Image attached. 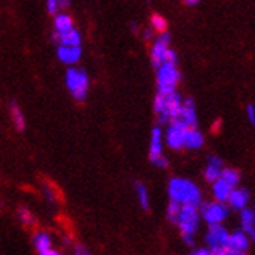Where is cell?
Listing matches in <instances>:
<instances>
[{"instance_id":"obj_1","label":"cell","mask_w":255,"mask_h":255,"mask_svg":"<svg viewBox=\"0 0 255 255\" xmlns=\"http://www.w3.org/2000/svg\"><path fill=\"white\" fill-rule=\"evenodd\" d=\"M168 195L171 201L184 204H193L199 206L201 204V190L188 179H181V177H173L168 184Z\"/></svg>"},{"instance_id":"obj_2","label":"cell","mask_w":255,"mask_h":255,"mask_svg":"<svg viewBox=\"0 0 255 255\" xmlns=\"http://www.w3.org/2000/svg\"><path fill=\"white\" fill-rule=\"evenodd\" d=\"M176 224L179 226L185 243L188 246H193V235L199 226L198 206H193V204H184V206H181V212L179 216H177Z\"/></svg>"},{"instance_id":"obj_3","label":"cell","mask_w":255,"mask_h":255,"mask_svg":"<svg viewBox=\"0 0 255 255\" xmlns=\"http://www.w3.org/2000/svg\"><path fill=\"white\" fill-rule=\"evenodd\" d=\"M66 86L76 101H84L89 92V76L80 67H70L66 72Z\"/></svg>"},{"instance_id":"obj_4","label":"cell","mask_w":255,"mask_h":255,"mask_svg":"<svg viewBox=\"0 0 255 255\" xmlns=\"http://www.w3.org/2000/svg\"><path fill=\"white\" fill-rule=\"evenodd\" d=\"M181 81V73L177 70L176 64L162 62L157 67V87L159 94H170L176 91L177 83Z\"/></svg>"},{"instance_id":"obj_5","label":"cell","mask_w":255,"mask_h":255,"mask_svg":"<svg viewBox=\"0 0 255 255\" xmlns=\"http://www.w3.org/2000/svg\"><path fill=\"white\" fill-rule=\"evenodd\" d=\"M182 109V97L176 91L163 95V108L159 112V123L168 125L171 120L177 119Z\"/></svg>"},{"instance_id":"obj_6","label":"cell","mask_w":255,"mask_h":255,"mask_svg":"<svg viewBox=\"0 0 255 255\" xmlns=\"http://www.w3.org/2000/svg\"><path fill=\"white\" fill-rule=\"evenodd\" d=\"M199 215L206 220L209 224H220L221 221H224L229 215V209L224 206V202H202L201 209H199Z\"/></svg>"},{"instance_id":"obj_7","label":"cell","mask_w":255,"mask_h":255,"mask_svg":"<svg viewBox=\"0 0 255 255\" xmlns=\"http://www.w3.org/2000/svg\"><path fill=\"white\" fill-rule=\"evenodd\" d=\"M187 131V126L181 120H171L168 123L167 132H165V142L173 149L184 148V135Z\"/></svg>"},{"instance_id":"obj_8","label":"cell","mask_w":255,"mask_h":255,"mask_svg":"<svg viewBox=\"0 0 255 255\" xmlns=\"http://www.w3.org/2000/svg\"><path fill=\"white\" fill-rule=\"evenodd\" d=\"M168 48H170V34L167 31H163L159 34V37L151 47V62L156 69L165 61V53H167Z\"/></svg>"},{"instance_id":"obj_9","label":"cell","mask_w":255,"mask_h":255,"mask_svg":"<svg viewBox=\"0 0 255 255\" xmlns=\"http://www.w3.org/2000/svg\"><path fill=\"white\" fill-rule=\"evenodd\" d=\"M249 246V238L245 232H237L229 235V240L224 246L229 255H240L241 252H245Z\"/></svg>"},{"instance_id":"obj_10","label":"cell","mask_w":255,"mask_h":255,"mask_svg":"<svg viewBox=\"0 0 255 255\" xmlns=\"http://www.w3.org/2000/svg\"><path fill=\"white\" fill-rule=\"evenodd\" d=\"M229 240V234L226 229L220 224H209V232L206 237V241L210 248H218V246H226Z\"/></svg>"},{"instance_id":"obj_11","label":"cell","mask_w":255,"mask_h":255,"mask_svg":"<svg viewBox=\"0 0 255 255\" xmlns=\"http://www.w3.org/2000/svg\"><path fill=\"white\" fill-rule=\"evenodd\" d=\"M174 120H181L187 128H196L198 119H196V109H195V101L191 98H187L182 101V109L179 117Z\"/></svg>"},{"instance_id":"obj_12","label":"cell","mask_w":255,"mask_h":255,"mask_svg":"<svg viewBox=\"0 0 255 255\" xmlns=\"http://www.w3.org/2000/svg\"><path fill=\"white\" fill-rule=\"evenodd\" d=\"M56 55H58V59L64 64H76L83 56V50H81V45H76V47L59 45Z\"/></svg>"},{"instance_id":"obj_13","label":"cell","mask_w":255,"mask_h":255,"mask_svg":"<svg viewBox=\"0 0 255 255\" xmlns=\"http://www.w3.org/2000/svg\"><path fill=\"white\" fill-rule=\"evenodd\" d=\"M53 41L59 42V45H70V47H76L81 45V34L75 27L64 31V33H56L53 31Z\"/></svg>"},{"instance_id":"obj_14","label":"cell","mask_w":255,"mask_h":255,"mask_svg":"<svg viewBox=\"0 0 255 255\" xmlns=\"http://www.w3.org/2000/svg\"><path fill=\"white\" fill-rule=\"evenodd\" d=\"M162 154V129L159 126L152 128L151 131V143H149V160L154 163L157 159H160Z\"/></svg>"},{"instance_id":"obj_15","label":"cell","mask_w":255,"mask_h":255,"mask_svg":"<svg viewBox=\"0 0 255 255\" xmlns=\"http://www.w3.org/2000/svg\"><path fill=\"white\" fill-rule=\"evenodd\" d=\"M229 206L235 210H243L249 202V191L245 188H232L231 195L227 198Z\"/></svg>"},{"instance_id":"obj_16","label":"cell","mask_w":255,"mask_h":255,"mask_svg":"<svg viewBox=\"0 0 255 255\" xmlns=\"http://www.w3.org/2000/svg\"><path fill=\"white\" fill-rule=\"evenodd\" d=\"M221 171H223V162L220 157L216 156H210L209 157V163H207V168L204 171V176L209 182H215L216 179L221 177Z\"/></svg>"},{"instance_id":"obj_17","label":"cell","mask_w":255,"mask_h":255,"mask_svg":"<svg viewBox=\"0 0 255 255\" xmlns=\"http://www.w3.org/2000/svg\"><path fill=\"white\" fill-rule=\"evenodd\" d=\"M204 145V135L196 129V128H187L184 135V148L198 149Z\"/></svg>"},{"instance_id":"obj_18","label":"cell","mask_w":255,"mask_h":255,"mask_svg":"<svg viewBox=\"0 0 255 255\" xmlns=\"http://www.w3.org/2000/svg\"><path fill=\"white\" fill-rule=\"evenodd\" d=\"M241 224H243V232L248 238L255 240V212L251 209L241 210Z\"/></svg>"},{"instance_id":"obj_19","label":"cell","mask_w":255,"mask_h":255,"mask_svg":"<svg viewBox=\"0 0 255 255\" xmlns=\"http://www.w3.org/2000/svg\"><path fill=\"white\" fill-rule=\"evenodd\" d=\"M232 187L229 182H226L223 177H220V179H216L213 182V196L216 201H220V202H226L229 195H231V191H232Z\"/></svg>"},{"instance_id":"obj_20","label":"cell","mask_w":255,"mask_h":255,"mask_svg":"<svg viewBox=\"0 0 255 255\" xmlns=\"http://www.w3.org/2000/svg\"><path fill=\"white\" fill-rule=\"evenodd\" d=\"M9 114H11V122L14 125L16 129L23 131L25 129V116L16 101H11L9 103Z\"/></svg>"},{"instance_id":"obj_21","label":"cell","mask_w":255,"mask_h":255,"mask_svg":"<svg viewBox=\"0 0 255 255\" xmlns=\"http://www.w3.org/2000/svg\"><path fill=\"white\" fill-rule=\"evenodd\" d=\"M53 28L56 33H64L70 28H73V20L69 14H64V12H58L55 14V20H53Z\"/></svg>"},{"instance_id":"obj_22","label":"cell","mask_w":255,"mask_h":255,"mask_svg":"<svg viewBox=\"0 0 255 255\" xmlns=\"http://www.w3.org/2000/svg\"><path fill=\"white\" fill-rule=\"evenodd\" d=\"M33 243L36 246V249L41 252L52 249V237H50L47 232H37L33 238Z\"/></svg>"},{"instance_id":"obj_23","label":"cell","mask_w":255,"mask_h":255,"mask_svg":"<svg viewBox=\"0 0 255 255\" xmlns=\"http://www.w3.org/2000/svg\"><path fill=\"white\" fill-rule=\"evenodd\" d=\"M135 195H137V201L140 206H142V209L148 210L149 209V195H148L146 187L142 182L135 184Z\"/></svg>"},{"instance_id":"obj_24","label":"cell","mask_w":255,"mask_h":255,"mask_svg":"<svg viewBox=\"0 0 255 255\" xmlns=\"http://www.w3.org/2000/svg\"><path fill=\"white\" fill-rule=\"evenodd\" d=\"M221 177L226 182L231 184L232 187H237L238 182H240V173L237 170H234V168H224L221 171Z\"/></svg>"},{"instance_id":"obj_25","label":"cell","mask_w":255,"mask_h":255,"mask_svg":"<svg viewBox=\"0 0 255 255\" xmlns=\"http://www.w3.org/2000/svg\"><path fill=\"white\" fill-rule=\"evenodd\" d=\"M151 28L159 33L167 31V20H165V17L160 14H152L151 16Z\"/></svg>"},{"instance_id":"obj_26","label":"cell","mask_w":255,"mask_h":255,"mask_svg":"<svg viewBox=\"0 0 255 255\" xmlns=\"http://www.w3.org/2000/svg\"><path fill=\"white\" fill-rule=\"evenodd\" d=\"M179 212H181V204L176 202V201H171L168 204V209H167V216L171 223H176L177 221V216H179Z\"/></svg>"},{"instance_id":"obj_27","label":"cell","mask_w":255,"mask_h":255,"mask_svg":"<svg viewBox=\"0 0 255 255\" xmlns=\"http://www.w3.org/2000/svg\"><path fill=\"white\" fill-rule=\"evenodd\" d=\"M17 213H19V218H20V221H22L23 224L30 226V224H33V223H34V216L31 215V212H30L28 209L20 207Z\"/></svg>"},{"instance_id":"obj_28","label":"cell","mask_w":255,"mask_h":255,"mask_svg":"<svg viewBox=\"0 0 255 255\" xmlns=\"http://www.w3.org/2000/svg\"><path fill=\"white\" fill-rule=\"evenodd\" d=\"M59 9H61V6H59L58 0H47V11H48V14L55 16V14H58V12H59Z\"/></svg>"},{"instance_id":"obj_29","label":"cell","mask_w":255,"mask_h":255,"mask_svg":"<svg viewBox=\"0 0 255 255\" xmlns=\"http://www.w3.org/2000/svg\"><path fill=\"white\" fill-rule=\"evenodd\" d=\"M163 62H170V64H177V55L174 50L168 48L167 53H165V61Z\"/></svg>"},{"instance_id":"obj_30","label":"cell","mask_w":255,"mask_h":255,"mask_svg":"<svg viewBox=\"0 0 255 255\" xmlns=\"http://www.w3.org/2000/svg\"><path fill=\"white\" fill-rule=\"evenodd\" d=\"M162 108H163V94H159L157 92V95L154 98V111L159 114L162 111Z\"/></svg>"},{"instance_id":"obj_31","label":"cell","mask_w":255,"mask_h":255,"mask_svg":"<svg viewBox=\"0 0 255 255\" xmlns=\"http://www.w3.org/2000/svg\"><path fill=\"white\" fill-rule=\"evenodd\" d=\"M246 114H248V119L252 125H255V106L254 105H248L246 108Z\"/></svg>"},{"instance_id":"obj_32","label":"cell","mask_w":255,"mask_h":255,"mask_svg":"<svg viewBox=\"0 0 255 255\" xmlns=\"http://www.w3.org/2000/svg\"><path fill=\"white\" fill-rule=\"evenodd\" d=\"M209 255H229V254L223 246H218V248H212L209 251Z\"/></svg>"},{"instance_id":"obj_33","label":"cell","mask_w":255,"mask_h":255,"mask_svg":"<svg viewBox=\"0 0 255 255\" xmlns=\"http://www.w3.org/2000/svg\"><path fill=\"white\" fill-rule=\"evenodd\" d=\"M75 255H92V254L89 252V249H86L83 245H76V248H75Z\"/></svg>"},{"instance_id":"obj_34","label":"cell","mask_w":255,"mask_h":255,"mask_svg":"<svg viewBox=\"0 0 255 255\" xmlns=\"http://www.w3.org/2000/svg\"><path fill=\"white\" fill-rule=\"evenodd\" d=\"M154 165H156V167H159V168H165V167H167V165H168V160H167V157H160V159H157L156 162H154Z\"/></svg>"},{"instance_id":"obj_35","label":"cell","mask_w":255,"mask_h":255,"mask_svg":"<svg viewBox=\"0 0 255 255\" xmlns=\"http://www.w3.org/2000/svg\"><path fill=\"white\" fill-rule=\"evenodd\" d=\"M45 196H47V199L50 201V202H55V193H53V190L52 188H50V187H47L45 188Z\"/></svg>"},{"instance_id":"obj_36","label":"cell","mask_w":255,"mask_h":255,"mask_svg":"<svg viewBox=\"0 0 255 255\" xmlns=\"http://www.w3.org/2000/svg\"><path fill=\"white\" fill-rule=\"evenodd\" d=\"M152 36H154V30H152L151 27H149V28H146V30L143 31V37H145L146 41H148V39H151Z\"/></svg>"},{"instance_id":"obj_37","label":"cell","mask_w":255,"mask_h":255,"mask_svg":"<svg viewBox=\"0 0 255 255\" xmlns=\"http://www.w3.org/2000/svg\"><path fill=\"white\" fill-rule=\"evenodd\" d=\"M190 255H209V251L207 249H198V251H195L193 254H190Z\"/></svg>"},{"instance_id":"obj_38","label":"cell","mask_w":255,"mask_h":255,"mask_svg":"<svg viewBox=\"0 0 255 255\" xmlns=\"http://www.w3.org/2000/svg\"><path fill=\"white\" fill-rule=\"evenodd\" d=\"M58 2H59V6L61 8H67L70 5V0H58Z\"/></svg>"},{"instance_id":"obj_39","label":"cell","mask_w":255,"mask_h":255,"mask_svg":"<svg viewBox=\"0 0 255 255\" xmlns=\"http://www.w3.org/2000/svg\"><path fill=\"white\" fill-rule=\"evenodd\" d=\"M41 255H61V254H58V252H56V251H53V249H48V251L41 252Z\"/></svg>"},{"instance_id":"obj_40","label":"cell","mask_w":255,"mask_h":255,"mask_svg":"<svg viewBox=\"0 0 255 255\" xmlns=\"http://www.w3.org/2000/svg\"><path fill=\"white\" fill-rule=\"evenodd\" d=\"M184 2L187 3V5H196L199 0H184Z\"/></svg>"},{"instance_id":"obj_41","label":"cell","mask_w":255,"mask_h":255,"mask_svg":"<svg viewBox=\"0 0 255 255\" xmlns=\"http://www.w3.org/2000/svg\"><path fill=\"white\" fill-rule=\"evenodd\" d=\"M220 125H221V122L218 120V122H215V126H213V131H218V128H220Z\"/></svg>"},{"instance_id":"obj_42","label":"cell","mask_w":255,"mask_h":255,"mask_svg":"<svg viewBox=\"0 0 255 255\" xmlns=\"http://www.w3.org/2000/svg\"><path fill=\"white\" fill-rule=\"evenodd\" d=\"M240 255H246V254H245V252H241V254H240Z\"/></svg>"}]
</instances>
